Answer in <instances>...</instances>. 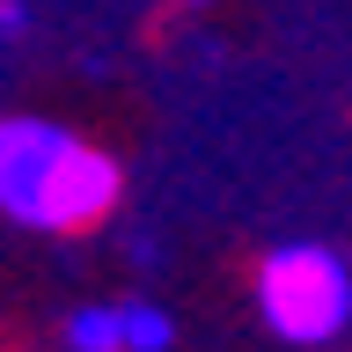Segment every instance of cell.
<instances>
[{"label":"cell","instance_id":"1","mask_svg":"<svg viewBox=\"0 0 352 352\" xmlns=\"http://www.w3.org/2000/svg\"><path fill=\"white\" fill-rule=\"evenodd\" d=\"M118 198V169L110 154L66 140L59 125L15 118L0 125V206L30 228H88L110 213Z\"/></svg>","mask_w":352,"mask_h":352},{"label":"cell","instance_id":"2","mask_svg":"<svg viewBox=\"0 0 352 352\" xmlns=\"http://www.w3.org/2000/svg\"><path fill=\"white\" fill-rule=\"evenodd\" d=\"M257 301H264V323L279 330L286 345H323L352 316V272L330 257V250L294 242V250H272V257H264Z\"/></svg>","mask_w":352,"mask_h":352},{"label":"cell","instance_id":"3","mask_svg":"<svg viewBox=\"0 0 352 352\" xmlns=\"http://www.w3.org/2000/svg\"><path fill=\"white\" fill-rule=\"evenodd\" d=\"M118 338H125V352H169V316L132 301V308H118Z\"/></svg>","mask_w":352,"mask_h":352},{"label":"cell","instance_id":"4","mask_svg":"<svg viewBox=\"0 0 352 352\" xmlns=\"http://www.w3.org/2000/svg\"><path fill=\"white\" fill-rule=\"evenodd\" d=\"M66 345H74V352H125V338H118V308H81V316L66 323Z\"/></svg>","mask_w":352,"mask_h":352},{"label":"cell","instance_id":"5","mask_svg":"<svg viewBox=\"0 0 352 352\" xmlns=\"http://www.w3.org/2000/svg\"><path fill=\"white\" fill-rule=\"evenodd\" d=\"M15 30H22V8H15V0H0V37H15Z\"/></svg>","mask_w":352,"mask_h":352}]
</instances>
